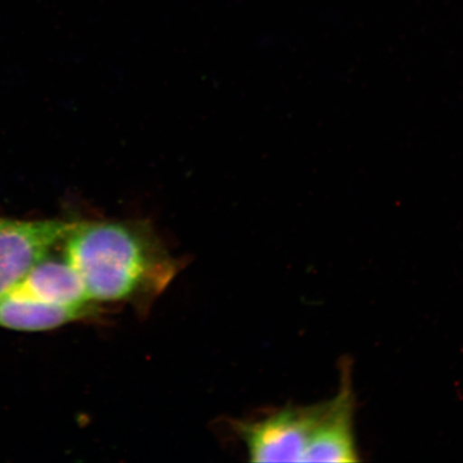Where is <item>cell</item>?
Listing matches in <instances>:
<instances>
[{"instance_id":"7a4b0ae2","label":"cell","mask_w":463,"mask_h":463,"mask_svg":"<svg viewBox=\"0 0 463 463\" xmlns=\"http://www.w3.org/2000/svg\"><path fill=\"white\" fill-rule=\"evenodd\" d=\"M73 224L58 219L0 217V299L14 291L39 260L62 244Z\"/></svg>"},{"instance_id":"5b68a950","label":"cell","mask_w":463,"mask_h":463,"mask_svg":"<svg viewBox=\"0 0 463 463\" xmlns=\"http://www.w3.org/2000/svg\"><path fill=\"white\" fill-rule=\"evenodd\" d=\"M15 288L45 303L75 308L96 307L63 250L61 257L50 253L39 260Z\"/></svg>"},{"instance_id":"277c9868","label":"cell","mask_w":463,"mask_h":463,"mask_svg":"<svg viewBox=\"0 0 463 463\" xmlns=\"http://www.w3.org/2000/svg\"><path fill=\"white\" fill-rule=\"evenodd\" d=\"M344 369L343 384L337 396L326 402L303 462L360 461L354 434V395L350 374Z\"/></svg>"},{"instance_id":"3957f363","label":"cell","mask_w":463,"mask_h":463,"mask_svg":"<svg viewBox=\"0 0 463 463\" xmlns=\"http://www.w3.org/2000/svg\"><path fill=\"white\" fill-rule=\"evenodd\" d=\"M326 402L288 408L237 426L253 462H303Z\"/></svg>"},{"instance_id":"8992f818","label":"cell","mask_w":463,"mask_h":463,"mask_svg":"<svg viewBox=\"0 0 463 463\" xmlns=\"http://www.w3.org/2000/svg\"><path fill=\"white\" fill-rule=\"evenodd\" d=\"M97 307L75 308L43 302L14 288L0 299V327L20 332H43L95 317Z\"/></svg>"},{"instance_id":"6da1fadb","label":"cell","mask_w":463,"mask_h":463,"mask_svg":"<svg viewBox=\"0 0 463 463\" xmlns=\"http://www.w3.org/2000/svg\"><path fill=\"white\" fill-rule=\"evenodd\" d=\"M62 249L94 303L148 302L177 274L175 260L145 223L74 222Z\"/></svg>"}]
</instances>
